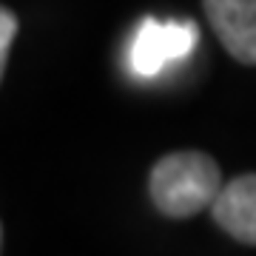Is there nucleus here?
Listing matches in <instances>:
<instances>
[{
	"mask_svg": "<svg viewBox=\"0 0 256 256\" xmlns=\"http://www.w3.org/2000/svg\"><path fill=\"white\" fill-rule=\"evenodd\" d=\"M222 185L216 160L202 151H174L160 156L148 174V196L162 216L188 220L214 202Z\"/></svg>",
	"mask_w": 256,
	"mask_h": 256,
	"instance_id": "nucleus-1",
	"label": "nucleus"
},
{
	"mask_svg": "<svg viewBox=\"0 0 256 256\" xmlns=\"http://www.w3.org/2000/svg\"><path fill=\"white\" fill-rule=\"evenodd\" d=\"M200 40V28L191 20H142L137 34L131 40L128 48V63L137 74L151 77V74L162 72L168 63H176L194 52Z\"/></svg>",
	"mask_w": 256,
	"mask_h": 256,
	"instance_id": "nucleus-2",
	"label": "nucleus"
},
{
	"mask_svg": "<svg viewBox=\"0 0 256 256\" xmlns=\"http://www.w3.org/2000/svg\"><path fill=\"white\" fill-rule=\"evenodd\" d=\"M205 18L236 63L256 66V0H202Z\"/></svg>",
	"mask_w": 256,
	"mask_h": 256,
	"instance_id": "nucleus-3",
	"label": "nucleus"
},
{
	"mask_svg": "<svg viewBox=\"0 0 256 256\" xmlns=\"http://www.w3.org/2000/svg\"><path fill=\"white\" fill-rule=\"evenodd\" d=\"M208 208L214 222L228 236L256 248V174H242L222 182Z\"/></svg>",
	"mask_w": 256,
	"mask_h": 256,
	"instance_id": "nucleus-4",
	"label": "nucleus"
},
{
	"mask_svg": "<svg viewBox=\"0 0 256 256\" xmlns=\"http://www.w3.org/2000/svg\"><path fill=\"white\" fill-rule=\"evenodd\" d=\"M18 34V14L6 6H0V80L6 72V60H9V48Z\"/></svg>",
	"mask_w": 256,
	"mask_h": 256,
	"instance_id": "nucleus-5",
	"label": "nucleus"
},
{
	"mask_svg": "<svg viewBox=\"0 0 256 256\" xmlns=\"http://www.w3.org/2000/svg\"><path fill=\"white\" fill-rule=\"evenodd\" d=\"M0 250H3V222H0Z\"/></svg>",
	"mask_w": 256,
	"mask_h": 256,
	"instance_id": "nucleus-6",
	"label": "nucleus"
}]
</instances>
